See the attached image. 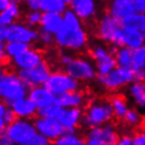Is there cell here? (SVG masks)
<instances>
[{
	"label": "cell",
	"mask_w": 145,
	"mask_h": 145,
	"mask_svg": "<svg viewBox=\"0 0 145 145\" xmlns=\"http://www.w3.org/2000/svg\"><path fill=\"white\" fill-rule=\"evenodd\" d=\"M145 44L143 33L138 31H125L124 36V47L136 50Z\"/></svg>",
	"instance_id": "24"
},
{
	"label": "cell",
	"mask_w": 145,
	"mask_h": 145,
	"mask_svg": "<svg viewBox=\"0 0 145 145\" xmlns=\"http://www.w3.org/2000/svg\"><path fill=\"white\" fill-rule=\"evenodd\" d=\"M133 69H145V44L133 50Z\"/></svg>",
	"instance_id": "31"
},
{
	"label": "cell",
	"mask_w": 145,
	"mask_h": 145,
	"mask_svg": "<svg viewBox=\"0 0 145 145\" xmlns=\"http://www.w3.org/2000/svg\"><path fill=\"white\" fill-rule=\"evenodd\" d=\"M4 73H5V71H4L3 69L0 67V81H1V78H2V76H3Z\"/></svg>",
	"instance_id": "51"
},
{
	"label": "cell",
	"mask_w": 145,
	"mask_h": 145,
	"mask_svg": "<svg viewBox=\"0 0 145 145\" xmlns=\"http://www.w3.org/2000/svg\"><path fill=\"white\" fill-rule=\"evenodd\" d=\"M56 103L61 108H82L86 104V97L80 90L69 91L57 95Z\"/></svg>",
	"instance_id": "19"
},
{
	"label": "cell",
	"mask_w": 145,
	"mask_h": 145,
	"mask_svg": "<svg viewBox=\"0 0 145 145\" xmlns=\"http://www.w3.org/2000/svg\"><path fill=\"white\" fill-rule=\"evenodd\" d=\"M108 54H110L108 51V48H106L103 44H95L90 49V57L94 61H100V59L107 56Z\"/></svg>",
	"instance_id": "35"
},
{
	"label": "cell",
	"mask_w": 145,
	"mask_h": 145,
	"mask_svg": "<svg viewBox=\"0 0 145 145\" xmlns=\"http://www.w3.org/2000/svg\"><path fill=\"white\" fill-rule=\"evenodd\" d=\"M12 1H16V2H18V0H12Z\"/></svg>",
	"instance_id": "55"
},
{
	"label": "cell",
	"mask_w": 145,
	"mask_h": 145,
	"mask_svg": "<svg viewBox=\"0 0 145 145\" xmlns=\"http://www.w3.org/2000/svg\"><path fill=\"white\" fill-rule=\"evenodd\" d=\"M111 105H112L113 113L114 117L117 119L123 120V118L125 117V114L127 113V111L129 110V106L127 103V100L125 99L123 95H114V97L110 100Z\"/></svg>",
	"instance_id": "25"
},
{
	"label": "cell",
	"mask_w": 145,
	"mask_h": 145,
	"mask_svg": "<svg viewBox=\"0 0 145 145\" xmlns=\"http://www.w3.org/2000/svg\"><path fill=\"white\" fill-rule=\"evenodd\" d=\"M42 59V54L40 51L36 49H33L29 47L27 50L20 53L19 55L11 58L12 65L19 71V70H27L39 65Z\"/></svg>",
	"instance_id": "13"
},
{
	"label": "cell",
	"mask_w": 145,
	"mask_h": 145,
	"mask_svg": "<svg viewBox=\"0 0 145 145\" xmlns=\"http://www.w3.org/2000/svg\"><path fill=\"white\" fill-rule=\"evenodd\" d=\"M87 138L97 139L104 145H116L120 139V136L112 125L107 123L102 126L89 128Z\"/></svg>",
	"instance_id": "14"
},
{
	"label": "cell",
	"mask_w": 145,
	"mask_h": 145,
	"mask_svg": "<svg viewBox=\"0 0 145 145\" xmlns=\"http://www.w3.org/2000/svg\"><path fill=\"white\" fill-rule=\"evenodd\" d=\"M114 117L111 102L107 100L94 101L87 106L83 116V124L88 127H97L107 124Z\"/></svg>",
	"instance_id": "3"
},
{
	"label": "cell",
	"mask_w": 145,
	"mask_h": 145,
	"mask_svg": "<svg viewBox=\"0 0 145 145\" xmlns=\"http://www.w3.org/2000/svg\"><path fill=\"white\" fill-rule=\"evenodd\" d=\"M8 58V55L5 53V44L4 42H0V65L5 63Z\"/></svg>",
	"instance_id": "45"
},
{
	"label": "cell",
	"mask_w": 145,
	"mask_h": 145,
	"mask_svg": "<svg viewBox=\"0 0 145 145\" xmlns=\"http://www.w3.org/2000/svg\"><path fill=\"white\" fill-rule=\"evenodd\" d=\"M50 141L42 135L37 133L25 145H49Z\"/></svg>",
	"instance_id": "37"
},
{
	"label": "cell",
	"mask_w": 145,
	"mask_h": 145,
	"mask_svg": "<svg viewBox=\"0 0 145 145\" xmlns=\"http://www.w3.org/2000/svg\"><path fill=\"white\" fill-rule=\"evenodd\" d=\"M16 119H17V117H16V114H15V112L13 111V109L11 108V107H8V109L5 110V113H4V116H3V121L5 122V124L7 125L11 124V123L15 121Z\"/></svg>",
	"instance_id": "38"
},
{
	"label": "cell",
	"mask_w": 145,
	"mask_h": 145,
	"mask_svg": "<svg viewBox=\"0 0 145 145\" xmlns=\"http://www.w3.org/2000/svg\"><path fill=\"white\" fill-rule=\"evenodd\" d=\"M116 61L118 67L133 69V50L127 47H120L116 53Z\"/></svg>",
	"instance_id": "27"
},
{
	"label": "cell",
	"mask_w": 145,
	"mask_h": 145,
	"mask_svg": "<svg viewBox=\"0 0 145 145\" xmlns=\"http://www.w3.org/2000/svg\"><path fill=\"white\" fill-rule=\"evenodd\" d=\"M69 8L83 21L92 20L99 13L97 0H72Z\"/></svg>",
	"instance_id": "12"
},
{
	"label": "cell",
	"mask_w": 145,
	"mask_h": 145,
	"mask_svg": "<svg viewBox=\"0 0 145 145\" xmlns=\"http://www.w3.org/2000/svg\"><path fill=\"white\" fill-rule=\"evenodd\" d=\"M4 133V130H2V129H0V138H1V136Z\"/></svg>",
	"instance_id": "53"
},
{
	"label": "cell",
	"mask_w": 145,
	"mask_h": 145,
	"mask_svg": "<svg viewBox=\"0 0 145 145\" xmlns=\"http://www.w3.org/2000/svg\"><path fill=\"white\" fill-rule=\"evenodd\" d=\"M4 133L12 139L15 145H25L36 135L37 130L31 119L17 118L14 122L5 126Z\"/></svg>",
	"instance_id": "5"
},
{
	"label": "cell",
	"mask_w": 145,
	"mask_h": 145,
	"mask_svg": "<svg viewBox=\"0 0 145 145\" xmlns=\"http://www.w3.org/2000/svg\"><path fill=\"white\" fill-rule=\"evenodd\" d=\"M10 107L13 109L16 117L21 119H33L35 116H37L38 110L36 105L33 103L29 97H21L19 100L13 102Z\"/></svg>",
	"instance_id": "18"
},
{
	"label": "cell",
	"mask_w": 145,
	"mask_h": 145,
	"mask_svg": "<svg viewBox=\"0 0 145 145\" xmlns=\"http://www.w3.org/2000/svg\"><path fill=\"white\" fill-rule=\"evenodd\" d=\"M84 141L75 131H66L53 142V145H81Z\"/></svg>",
	"instance_id": "29"
},
{
	"label": "cell",
	"mask_w": 145,
	"mask_h": 145,
	"mask_svg": "<svg viewBox=\"0 0 145 145\" xmlns=\"http://www.w3.org/2000/svg\"><path fill=\"white\" fill-rule=\"evenodd\" d=\"M97 81L107 90H119L135 82V70L131 68L116 67L106 75H97Z\"/></svg>",
	"instance_id": "4"
},
{
	"label": "cell",
	"mask_w": 145,
	"mask_h": 145,
	"mask_svg": "<svg viewBox=\"0 0 145 145\" xmlns=\"http://www.w3.org/2000/svg\"><path fill=\"white\" fill-rule=\"evenodd\" d=\"M63 1H64L65 3H67V4H70V2H71V1H72V0H63Z\"/></svg>",
	"instance_id": "52"
},
{
	"label": "cell",
	"mask_w": 145,
	"mask_h": 145,
	"mask_svg": "<svg viewBox=\"0 0 145 145\" xmlns=\"http://www.w3.org/2000/svg\"><path fill=\"white\" fill-rule=\"evenodd\" d=\"M41 18H42L41 11H29V13L24 17V21L30 27L36 28L40 25Z\"/></svg>",
	"instance_id": "34"
},
{
	"label": "cell",
	"mask_w": 145,
	"mask_h": 145,
	"mask_svg": "<svg viewBox=\"0 0 145 145\" xmlns=\"http://www.w3.org/2000/svg\"><path fill=\"white\" fill-rule=\"evenodd\" d=\"M19 16H20V8L18 5V2L12 1L11 5L7 10L0 12V24L8 27L14 22H16Z\"/></svg>",
	"instance_id": "22"
},
{
	"label": "cell",
	"mask_w": 145,
	"mask_h": 145,
	"mask_svg": "<svg viewBox=\"0 0 145 145\" xmlns=\"http://www.w3.org/2000/svg\"><path fill=\"white\" fill-rule=\"evenodd\" d=\"M44 86L56 97L65 92L80 90V82L71 76L66 70L51 72Z\"/></svg>",
	"instance_id": "6"
},
{
	"label": "cell",
	"mask_w": 145,
	"mask_h": 145,
	"mask_svg": "<svg viewBox=\"0 0 145 145\" xmlns=\"http://www.w3.org/2000/svg\"><path fill=\"white\" fill-rule=\"evenodd\" d=\"M73 58H74V57H73L72 54L66 52V53L61 54V56L58 58V61H59V64H61V66H64L65 68H66L69 64H71V61H73Z\"/></svg>",
	"instance_id": "40"
},
{
	"label": "cell",
	"mask_w": 145,
	"mask_h": 145,
	"mask_svg": "<svg viewBox=\"0 0 145 145\" xmlns=\"http://www.w3.org/2000/svg\"><path fill=\"white\" fill-rule=\"evenodd\" d=\"M143 37H144V41H145V30H144V32H143Z\"/></svg>",
	"instance_id": "54"
},
{
	"label": "cell",
	"mask_w": 145,
	"mask_h": 145,
	"mask_svg": "<svg viewBox=\"0 0 145 145\" xmlns=\"http://www.w3.org/2000/svg\"><path fill=\"white\" fill-rule=\"evenodd\" d=\"M61 107L57 103L48 105L46 107L39 108L37 110V117L42 118H57L58 113L61 111Z\"/></svg>",
	"instance_id": "32"
},
{
	"label": "cell",
	"mask_w": 145,
	"mask_h": 145,
	"mask_svg": "<svg viewBox=\"0 0 145 145\" xmlns=\"http://www.w3.org/2000/svg\"><path fill=\"white\" fill-rule=\"evenodd\" d=\"M129 95L135 103L142 108H145V83L133 82L129 85Z\"/></svg>",
	"instance_id": "23"
},
{
	"label": "cell",
	"mask_w": 145,
	"mask_h": 145,
	"mask_svg": "<svg viewBox=\"0 0 145 145\" xmlns=\"http://www.w3.org/2000/svg\"><path fill=\"white\" fill-rule=\"evenodd\" d=\"M29 48V44L19 42V41H7L5 44V53L8 57L13 58V57L19 55L24 50Z\"/></svg>",
	"instance_id": "30"
},
{
	"label": "cell",
	"mask_w": 145,
	"mask_h": 145,
	"mask_svg": "<svg viewBox=\"0 0 145 145\" xmlns=\"http://www.w3.org/2000/svg\"><path fill=\"white\" fill-rule=\"evenodd\" d=\"M29 11H40V0H24Z\"/></svg>",
	"instance_id": "41"
},
{
	"label": "cell",
	"mask_w": 145,
	"mask_h": 145,
	"mask_svg": "<svg viewBox=\"0 0 145 145\" xmlns=\"http://www.w3.org/2000/svg\"><path fill=\"white\" fill-rule=\"evenodd\" d=\"M28 97L32 100L38 109L56 103V95L53 94L44 85L30 88Z\"/></svg>",
	"instance_id": "16"
},
{
	"label": "cell",
	"mask_w": 145,
	"mask_h": 145,
	"mask_svg": "<svg viewBox=\"0 0 145 145\" xmlns=\"http://www.w3.org/2000/svg\"><path fill=\"white\" fill-rule=\"evenodd\" d=\"M135 12L145 14V0H133Z\"/></svg>",
	"instance_id": "42"
},
{
	"label": "cell",
	"mask_w": 145,
	"mask_h": 145,
	"mask_svg": "<svg viewBox=\"0 0 145 145\" xmlns=\"http://www.w3.org/2000/svg\"><path fill=\"white\" fill-rule=\"evenodd\" d=\"M55 44L63 50L78 52L88 44V33L84 28L83 20L69 8L63 14V24L54 35Z\"/></svg>",
	"instance_id": "1"
},
{
	"label": "cell",
	"mask_w": 145,
	"mask_h": 145,
	"mask_svg": "<svg viewBox=\"0 0 145 145\" xmlns=\"http://www.w3.org/2000/svg\"><path fill=\"white\" fill-rule=\"evenodd\" d=\"M135 81L145 83V69H137V70H135Z\"/></svg>",
	"instance_id": "43"
},
{
	"label": "cell",
	"mask_w": 145,
	"mask_h": 145,
	"mask_svg": "<svg viewBox=\"0 0 145 145\" xmlns=\"http://www.w3.org/2000/svg\"><path fill=\"white\" fill-rule=\"evenodd\" d=\"M133 145H145V129L136 133V136H133Z\"/></svg>",
	"instance_id": "39"
},
{
	"label": "cell",
	"mask_w": 145,
	"mask_h": 145,
	"mask_svg": "<svg viewBox=\"0 0 145 145\" xmlns=\"http://www.w3.org/2000/svg\"><path fill=\"white\" fill-rule=\"evenodd\" d=\"M121 25L125 31H138L143 33L145 30V14L133 13V15L121 20Z\"/></svg>",
	"instance_id": "21"
},
{
	"label": "cell",
	"mask_w": 145,
	"mask_h": 145,
	"mask_svg": "<svg viewBox=\"0 0 145 145\" xmlns=\"http://www.w3.org/2000/svg\"><path fill=\"white\" fill-rule=\"evenodd\" d=\"M11 3H12V0H0V12L7 10L11 5Z\"/></svg>",
	"instance_id": "48"
},
{
	"label": "cell",
	"mask_w": 145,
	"mask_h": 145,
	"mask_svg": "<svg viewBox=\"0 0 145 145\" xmlns=\"http://www.w3.org/2000/svg\"><path fill=\"white\" fill-rule=\"evenodd\" d=\"M40 11L42 13L64 14L67 11V3H65L63 0H40Z\"/></svg>",
	"instance_id": "28"
},
{
	"label": "cell",
	"mask_w": 145,
	"mask_h": 145,
	"mask_svg": "<svg viewBox=\"0 0 145 145\" xmlns=\"http://www.w3.org/2000/svg\"><path fill=\"white\" fill-rule=\"evenodd\" d=\"M85 142H86V145H104L100 140L92 139V138H87V139L85 140Z\"/></svg>",
	"instance_id": "49"
},
{
	"label": "cell",
	"mask_w": 145,
	"mask_h": 145,
	"mask_svg": "<svg viewBox=\"0 0 145 145\" xmlns=\"http://www.w3.org/2000/svg\"><path fill=\"white\" fill-rule=\"evenodd\" d=\"M122 30L121 21L105 13L99 19L97 24V36L105 44H112L118 33Z\"/></svg>",
	"instance_id": "8"
},
{
	"label": "cell",
	"mask_w": 145,
	"mask_h": 145,
	"mask_svg": "<svg viewBox=\"0 0 145 145\" xmlns=\"http://www.w3.org/2000/svg\"><path fill=\"white\" fill-rule=\"evenodd\" d=\"M34 124L37 133L46 137L50 142H54L67 131L56 118L37 117L34 121Z\"/></svg>",
	"instance_id": "11"
},
{
	"label": "cell",
	"mask_w": 145,
	"mask_h": 145,
	"mask_svg": "<svg viewBox=\"0 0 145 145\" xmlns=\"http://www.w3.org/2000/svg\"><path fill=\"white\" fill-rule=\"evenodd\" d=\"M29 87L24 84L18 73L5 72L0 81V100L8 107L13 102L28 97Z\"/></svg>",
	"instance_id": "2"
},
{
	"label": "cell",
	"mask_w": 145,
	"mask_h": 145,
	"mask_svg": "<svg viewBox=\"0 0 145 145\" xmlns=\"http://www.w3.org/2000/svg\"><path fill=\"white\" fill-rule=\"evenodd\" d=\"M7 37H8V27L0 24V42L7 41Z\"/></svg>",
	"instance_id": "44"
},
{
	"label": "cell",
	"mask_w": 145,
	"mask_h": 145,
	"mask_svg": "<svg viewBox=\"0 0 145 145\" xmlns=\"http://www.w3.org/2000/svg\"><path fill=\"white\" fill-rule=\"evenodd\" d=\"M63 24V14L59 13H42V18L39 25L41 31L55 35Z\"/></svg>",
	"instance_id": "20"
},
{
	"label": "cell",
	"mask_w": 145,
	"mask_h": 145,
	"mask_svg": "<svg viewBox=\"0 0 145 145\" xmlns=\"http://www.w3.org/2000/svg\"><path fill=\"white\" fill-rule=\"evenodd\" d=\"M18 75L24 82V84L30 88L44 85L51 74V69L48 63L42 61L39 65L27 70H19Z\"/></svg>",
	"instance_id": "9"
},
{
	"label": "cell",
	"mask_w": 145,
	"mask_h": 145,
	"mask_svg": "<svg viewBox=\"0 0 145 145\" xmlns=\"http://www.w3.org/2000/svg\"><path fill=\"white\" fill-rule=\"evenodd\" d=\"M65 69L78 82L93 81L97 76L95 64L86 57H74L71 64H69Z\"/></svg>",
	"instance_id": "7"
},
{
	"label": "cell",
	"mask_w": 145,
	"mask_h": 145,
	"mask_svg": "<svg viewBox=\"0 0 145 145\" xmlns=\"http://www.w3.org/2000/svg\"><path fill=\"white\" fill-rule=\"evenodd\" d=\"M38 40H39V42L41 44H44L46 47H50L53 44H55L54 35L51 34V33L41 31V30H39V32H38Z\"/></svg>",
	"instance_id": "36"
},
{
	"label": "cell",
	"mask_w": 145,
	"mask_h": 145,
	"mask_svg": "<svg viewBox=\"0 0 145 145\" xmlns=\"http://www.w3.org/2000/svg\"><path fill=\"white\" fill-rule=\"evenodd\" d=\"M107 13L121 21L136 12L133 0H109Z\"/></svg>",
	"instance_id": "17"
},
{
	"label": "cell",
	"mask_w": 145,
	"mask_h": 145,
	"mask_svg": "<svg viewBox=\"0 0 145 145\" xmlns=\"http://www.w3.org/2000/svg\"><path fill=\"white\" fill-rule=\"evenodd\" d=\"M36 40H38V32L25 22L16 21L8 27L7 41H19L30 46Z\"/></svg>",
	"instance_id": "10"
},
{
	"label": "cell",
	"mask_w": 145,
	"mask_h": 145,
	"mask_svg": "<svg viewBox=\"0 0 145 145\" xmlns=\"http://www.w3.org/2000/svg\"><path fill=\"white\" fill-rule=\"evenodd\" d=\"M116 145H133V138L128 137V136L120 137L119 141L117 142Z\"/></svg>",
	"instance_id": "46"
},
{
	"label": "cell",
	"mask_w": 145,
	"mask_h": 145,
	"mask_svg": "<svg viewBox=\"0 0 145 145\" xmlns=\"http://www.w3.org/2000/svg\"><path fill=\"white\" fill-rule=\"evenodd\" d=\"M8 105L5 104V103H0V121H3V116L4 113H5V110L8 109Z\"/></svg>",
	"instance_id": "50"
},
{
	"label": "cell",
	"mask_w": 145,
	"mask_h": 145,
	"mask_svg": "<svg viewBox=\"0 0 145 145\" xmlns=\"http://www.w3.org/2000/svg\"><path fill=\"white\" fill-rule=\"evenodd\" d=\"M142 118L141 113L139 112L136 109H130L127 111V113L125 114V117L123 118V121L126 123L129 126H137V125H140L142 123Z\"/></svg>",
	"instance_id": "33"
},
{
	"label": "cell",
	"mask_w": 145,
	"mask_h": 145,
	"mask_svg": "<svg viewBox=\"0 0 145 145\" xmlns=\"http://www.w3.org/2000/svg\"><path fill=\"white\" fill-rule=\"evenodd\" d=\"M116 67H118L117 61H116L114 55H112V54H108L106 57L95 61L97 75H106L110 71H112Z\"/></svg>",
	"instance_id": "26"
},
{
	"label": "cell",
	"mask_w": 145,
	"mask_h": 145,
	"mask_svg": "<svg viewBox=\"0 0 145 145\" xmlns=\"http://www.w3.org/2000/svg\"><path fill=\"white\" fill-rule=\"evenodd\" d=\"M0 145H15V143L13 142V140L8 135L3 133L0 138Z\"/></svg>",
	"instance_id": "47"
},
{
	"label": "cell",
	"mask_w": 145,
	"mask_h": 145,
	"mask_svg": "<svg viewBox=\"0 0 145 145\" xmlns=\"http://www.w3.org/2000/svg\"><path fill=\"white\" fill-rule=\"evenodd\" d=\"M83 116L84 112L82 108H61L56 119L67 131H75L83 122Z\"/></svg>",
	"instance_id": "15"
}]
</instances>
